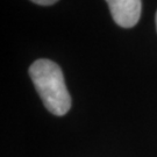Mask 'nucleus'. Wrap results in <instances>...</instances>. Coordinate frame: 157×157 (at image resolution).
Wrapping results in <instances>:
<instances>
[{"mask_svg": "<svg viewBox=\"0 0 157 157\" xmlns=\"http://www.w3.org/2000/svg\"><path fill=\"white\" fill-rule=\"evenodd\" d=\"M29 76L45 108L62 117L71 107V97L61 67L50 59H37L29 67Z\"/></svg>", "mask_w": 157, "mask_h": 157, "instance_id": "obj_1", "label": "nucleus"}, {"mask_svg": "<svg viewBox=\"0 0 157 157\" xmlns=\"http://www.w3.org/2000/svg\"><path fill=\"white\" fill-rule=\"evenodd\" d=\"M114 22L124 28H132L139 22L142 11L141 0H106Z\"/></svg>", "mask_w": 157, "mask_h": 157, "instance_id": "obj_2", "label": "nucleus"}, {"mask_svg": "<svg viewBox=\"0 0 157 157\" xmlns=\"http://www.w3.org/2000/svg\"><path fill=\"white\" fill-rule=\"evenodd\" d=\"M32 1L41 6H49V5H52V4L57 2L58 0H32Z\"/></svg>", "mask_w": 157, "mask_h": 157, "instance_id": "obj_3", "label": "nucleus"}, {"mask_svg": "<svg viewBox=\"0 0 157 157\" xmlns=\"http://www.w3.org/2000/svg\"><path fill=\"white\" fill-rule=\"evenodd\" d=\"M156 29H157V12H156Z\"/></svg>", "mask_w": 157, "mask_h": 157, "instance_id": "obj_4", "label": "nucleus"}]
</instances>
